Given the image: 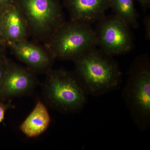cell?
I'll return each mask as SVG.
<instances>
[{
  "label": "cell",
  "mask_w": 150,
  "mask_h": 150,
  "mask_svg": "<svg viewBox=\"0 0 150 150\" xmlns=\"http://www.w3.org/2000/svg\"><path fill=\"white\" fill-rule=\"evenodd\" d=\"M36 84L33 71L8 61L0 91V99L22 96L32 91Z\"/></svg>",
  "instance_id": "52a82bcc"
},
{
  "label": "cell",
  "mask_w": 150,
  "mask_h": 150,
  "mask_svg": "<svg viewBox=\"0 0 150 150\" xmlns=\"http://www.w3.org/2000/svg\"><path fill=\"white\" fill-rule=\"evenodd\" d=\"M8 61L5 56L0 58V91L7 66Z\"/></svg>",
  "instance_id": "4fadbf2b"
},
{
  "label": "cell",
  "mask_w": 150,
  "mask_h": 150,
  "mask_svg": "<svg viewBox=\"0 0 150 150\" xmlns=\"http://www.w3.org/2000/svg\"><path fill=\"white\" fill-rule=\"evenodd\" d=\"M141 4L144 10L146 11L147 9L149 8L150 0H137Z\"/></svg>",
  "instance_id": "2e32d148"
},
{
  "label": "cell",
  "mask_w": 150,
  "mask_h": 150,
  "mask_svg": "<svg viewBox=\"0 0 150 150\" xmlns=\"http://www.w3.org/2000/svg\"><path fill=\"white\" fill-rule=\"evenodd\" d=\"M12 0H0V9L3 10L12 1Z\"/></svg>",
  "instance_id": "d6986e66"
},
{
  "label": "cell",
  "mask_w": 150,
  "mask_h": 150,
  "mask_svg": "<svg viewBox=\"0 0 150 150\" xmlns=\"http://www.w3.org/2000/svg\"><path fill=\"white\" fill-rule=\"evenodd\" d=\"M2 10L0 9V40L4 43L3 40L2 34Z\"/></svg>",
  "instance_id": "ac0fdd59"
},
{
  "label": "cell",
  "mask_w": 150,
  "mask_h": 150,
  "mask_svg": "<svg viewBox=\"0 0 150 150\" xmlns=\"http://www.w3.org/2000/svg\"><path fill=\"white\" fill-rule=\"evenodd\" d=\"M144 25L145 26V35L147 40L150 39V17L147 16L145 17L144 19Z\"/></svg>",
  "instance_id": "5bb4252c"
},
{
  "label": "cell",
  "mask_w": 150,
  "mask_h": 150,
  "mask_svg": "<svg viewBox=\"0 0 150 150\" xmlns=\"http://www.w3.org/2000/svg\"><path fill=\"white\" fill-rule=\"evenodd\" d=\"M122 96L131 119L142 132L150 126V64L148 56L137 58L131 65Z\"/></svg>",
  "instance_id": "7a4b0ae2"
},
{
  "label": "cell",
  "mask_w": 150,
  "mask_h": 150,
  "mask_svg": "<svg viewBox=\"0 0 150 150\" xmlns=\"http://www.w3.org/2000/svg\"><path fill=\"white\" fill-rule=\"evenodd\" d=\"M17 59L33 71L48 72L54 58L46 48L27 40L7 44Z\"/></svg>",
  "instance_id": "ba28073f"
},
{
  "label": "cell",
  "mask_w": 150,
  "mask_h": 150,
  "mask_svg": "<svg viewBox=\"0 0 150 150\" xmlns=\"http://www.w3.org/2000/svg\"><path fill=\"white\" fill-rule=\"evenodd\" d=\"M110 8L114 15L129 27H139V15L134 6V0H110Z\"/></svg>",
  "instance_id": "7c38bea8"
},
{
  "label": "cell",
  "mask_w": 150,
  "mask_h": 150,
  "mask_svg": "<svg viewBox=\"0 0 150 150\" xmlns=\"http://www.w3.org/2000/svg\"><path fill=\"white\" fill-rule=\"evenodd\" d=\"M29 34L25 19L14 0H12L2 10L4 42L6 45L9 43L27 40Z\"/></svg>",
  "instance_id": "30bf717a"
},
{
  "label": "cell",
  "mask_w": 150,
  "mask_h": 150,
  "mask_svg": "<svg viewBox=\"0 0 150 150\" xmlns=\"http://www.w3.org/2000/svg\"><path fill=\"white\" fill-rule=\"evenodd\" d=\"M25 21L30 34L45 43L64 22L60 0H14Z\"/></svg>",
  "instance_id": "5b68a950"
},
{
  "label": "cell",
  "mask_w": 150,
  "mask_h": 150,
  "mask_svg": "<svg viewBox=\"0 0 150 150\" xmlns=\"http://www.w3.org/2000/svg\"><path fill=\"white\" fill-rule=\"evenodd\" d=\"M6 46L5 43L0 40V58L5 56Z\"/></svg>",
  "instance_id": "e0dca14e"
},
{
  "label": "cell",
  "mask_w": 150,
  "mask_h": 150,
  "mask_svg": "<svg viewBox=\"0 0 150 150\" xmlns=\"http://www.w3.org/2000/svg\"><path fill=\"white\" fill-rule=\"evenodd\" d=\"M75 74L89 95L99 96L116 90L122 73L113 56L96 47L74 61Z\"/></svg>",
  "instance_id": "6da1fadb"
},
{
  "label": "cell",
  "mask_w": 150,
  "mask_h": 150,
  "mask_svg": "<svg viewBox=\"0 0 150 150\" xmlns=\"http://www.w3.org/2000/svg\"><path fill=\"white\" fill-rule=\"evenodd\" d=\"M11 106L10 102L6 104H0V123L4 120L6 111L8 108H11Z\"/></svg>",
  "instance_id": "9a60e30c"
},
{
  "label": "cell",
  "mask_w": 150,
  "mask_h": 150,
  "mask_svg": "<svg viewBox=\"0 0 150 150\" xmlns=\"http://www.w3.org/2000/svg\"><path fill=\"white\" fill-rule=\"evenodd\" d=\"M44 93L50 106L66 113L81 111L88 95L75 73L64 69L48 71Z\"/></svg>",
  "instance_id": "3957f363"
},
{
  "label": "cell",
  "mask_w": 150,
  "mask_h": 150,
  "mask_svg": "<svg viewBox=\"0 0 150 150\" xmlns=\"http://www.w3.org/2000/svg\"><path fill=\"white\" fill-rule=\"evenodd\" d=\"M97 47L94 30L91 25L65 21L46 42V48L54 59L74 61Z\"/></svg>",
  "instance_id": "277c9868"
},
{
  "label": "cell",
  "mask_w": 150,
  "mask_h": 150,
  "mask_svg": "<svg viewBox=\"0 0 150 150\" xmlns=\"http://www.w3.org/2000/svg\"><path fill=\"white\" fill-rule=\"evenodd\" d=\"M50 122L51 117L46 106L38 101L20 129L28 137H37L47 130Z\"/></svg>",
  "instance_id": "8fae6325"
},
{
  "label": "cell",
  "mask_w": 150,
  "mask_h": 150,
  "mask_svg": "<svg viewBox=\"0 0 150 150\" xmlns=\"http://www.w3.org/2000/svg\"><path fill=\"white\" fill-rule=\"evenodd\" d=\"M131 28L115 15L105 16L94 29L97 46L113 56L129 53L134 45Z\"/></svg>",
  "instance_id": "8992f818"
},
{
  "label": "cell",
  "mask_w": 150,
  "mask_h": 150,
  "mask_svg": "<svg viewBox=\"0 0 150 150\" xmlns=\"http://www.w3.org/2000/svg\"><path fill=\"white\" fill-rule=\"evenodd\" d=\"M71 20L91 25L105 16L110 0H63Z\"/></svg>",
  "instance_id": "9c48e42d"
}]
</instances>
